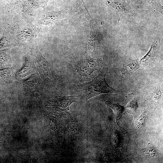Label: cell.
<instances>
[{"label": "cell", "instance_id": "52a82bcc", "mask_svg": "<svg viewBox=\"0 0 163 163\" xmlns=\"http://www.w3.org/2000/svg\"><path fill=\"white\" fill-rule=\"evenodd\" d=\"M65 13L62 11L46 13L43 21L45 24H50L62 19L64 17Z\"/></svg>", "mask_w": 163, "mask_h": 163}, {"label": "cell", "instance_id": "8992f818", "mask_svg": "<svg viewBox=\"0 0 163 163\" xmlns=\"http://www.w3.org/2000/svg\"><path fill=\"white\" fill-rule=\"evenodd\" d=\"M108 5L119 11L128 13L130 12L128 5L124 0H107Z\"/></svg>", "mask_w": 163, "mask_h": 163}, {"label": "cell", "instance_id": "ba28073f", "mask_svg": "<svg viewBox=\"0 0 163 163\" xmlns=\"http://www.w3.org/2000/svg\"><path fill=\"white\" fill-rule=\"evenodd\" d=\"M127 103L126 107L131 113H135L138 108V102L133 94H130L126 97Z\"/></svg>", "mask_w": 163, "mask_h": 163}, {"label": "cell", "instance_id": "3957f363", "mask_svg": "<svg viewBox=\"0 0 163 163\" xmlns=\"http://www.w3.org/2000/svg\"><path fill=\"white\" fill-rule=\"evenodd\" d=\"M101 67V62L99 60L86 55L79 61L77 66L78 70L81 75L86 76Z\"/></svg>", "mask_w": 163, "mask_h": 163}, {"label": "cell", "instance_id": "e0dca14e", "mask_svg": "<svg viewBox=\"0 0 163 163\" xmlns=\"http://www.w3.org/2000/svg\"><path fill=\"white\" fill-rule=\"evenodd\" d=\"M134 0V1H136L137 2H141V1H143V0L144 1V0ZM147 0V1H148V0ZM149 0L150 1V0Z\"/></svg>", "mask_w": 163, "mask_h": 163}, {"label": "cell", "instance_id": "7c38bea8", "mask_svg": "<svg viewBox=\"0 0 163 163\" xmlns=\"http://www.w3.org/2000/svg\"><path fill=\"white\" fill-rule=\"evenodd\" d=\"M91 29L90 35L88 38V48L89 51H91L94 49L95 46L96 36L93 27L90 24V25Z\"/></svg>", "mask_w": 163, "mask_h": 163}, {"label": "cell", "instance_id": "277c9868", "mask_svg": "<svg viewBox=\"0 0 163 163\" xmlns=\"http://www.w3.org/2000/svg\"><path fill=\"white\" fill-rule=\"evenodd\" d=\"M36 55V62L40 72L44 76L51 79L52 71L49 63L43 58L38 50Z\"/></svg>", "mask_w": 163, "mask_h": 163}, {"label": "cell", "instance_id": "4fadbf2b", "mask_svg": "<svg viewBox=\"0 0 163 163\" xmlns=\"http://www.w3.org/2000/svg\"><path fill=\"white\" fill-rule=\"evenodd\" d=\"M12 76L9 70L7 69L0 70V79L5 82H9Z\"/></svg>", "mask_w": 163, "mask_h": 163}, {"label": "cell", "instance_id": "30bf717a", "mask_svg": "<svg viewBox=\"0 0 163 163\" xmlns=\"http://www.w3.org/2000/svg\"><path fill=\"white\" fill-rule=\"evenodd\" d=\"M34 70V69L30 65H26L18 72L17 76L19 78H23L33 73Z\"/></svg>", "mask_w": 163, "mask_h": 163}, {"label": "cell", "instance_id": "6da1fadb", "mask_svg": "<svg viewBox=\"0 0 163 163\" xmlns=\"http://www.w3.org/2000/svg\"><path fill=\"white\" fill-rule=\"evenodd\" d=\"M106 75L101 73L97 76L91 81L78 85L81 94L80 95L86 100L103 94L121 93L110 86L105 79Z\"/></svg>", "mask_w": 163, "mask_h": 163}, {"label": "cell", "instance_id": "9c48e42d", "mask_svg": "<svg viewBox=\"0 0 163 163\" xmlns=\"http://www.w3.org/2000/svg\"><path fill=\"white\" fill-rule=\"evenodd\" d=\"M106 105L111 108L113 111L117 118L120 117L123 114L125 108L124 107L118 104H114L109 101L105 103Z\"/></svg>", "mask_w": 163, "mask_h": 163}, {"label": "cell", "instance_id": "2e32d148", "mask_svg": "<svg viewBox=\"0 0 163 163\" xmlns=\"http://www.w3.org/2000/svg\"><path fill=\"white\" fill-rule=\"evenodd\" d=\"M153 6L155 9L159 11L162 14V6L160 3L155 2L153 4Z\"/></svg>", "mask_w": 163, "mask_h": 163}, {"label": "cell", "instance_id": "5b68a950", "mask_svg": "<svg viewBox=\"0 0 163 163\" xmlns=\"http://www.w3.org/2000/svg\"><path fill=\"white\" fill-rule=\"evenodd\" d=\"M139 64L137 59H129L123 64L121 70L122 73L124 75L133 73L139 68Z\"/></svg>", "mask_w": 163, "mask_h": 163}, {"label": "cell", "instance_id": "8fae6325", "mask_svg": "<svg viewBox=\"0 0 163 163\" xmlns=\"http://www.w3.org/2000/svg\"><path fill=\"white\" fill-rule=\"evenodd\" d=\"M156 45V43H154L151 45L149 51L140 60L139 62L140 64L142 62L149 61L152 59L155 52Z\"/></svg>", "mask_w": 163, "mask_h": 163}, {"label": "cell", "instance_id": "7a4b0ae2", "mask_svg": "<svg viewBox=\"0 0 163 163\" xmlns=\"http://www.w3.org/2000/svg\"><path fill=\"white\" fill-rule=\"evenodd\" d=\"M80 98V95L57 96L50 101V106L59 115H69L70 105L73 103L77 102Z\"/></svg>", "mask_w": 163, "mask_h": 163}, {"label": "cell", "instance_id": "9a60e30c", "mask_svg": "<svg viewBox=\"0 0 163 163\" xmlns=\"http://www.w3.org/2000/svg\"><path fill=\"white\" fill-rule=\"evenodd\" d=\"M143 152L148 157L152 158L155 157L157 154L155 149L152 147H149L145 149Z\"/></svg>", "mask_w": 163, "mask_h": 163}, {"label": "cell", "instance_id": "5bb4252c", "mask_svg": "<svg viewBox=\"0 0 163 163\" xmlns=\"http://www.w3.org/2000/svg\"><path fill=\"white\" fill-rule=\"evenodd\" d=\"M145 119L146 114L144 113L136 119L135 122L136 127L138 129H141L145 124Z\"/></svg>", "mask_w": 163, "mask_h": 163}]
</instances>
